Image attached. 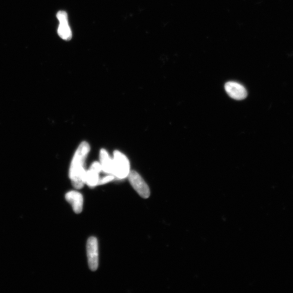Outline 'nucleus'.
Returning a JSON list of instances; mask_svg holds the SVG:
<instances>
[{
    "instance_id": "1",
    "label": "nucleus",
    "mask_w": 293,
    "mask_h": 293,
    "mask_svg": "<svg viewBox=\"0 0 293 293\" xmlns=\"http://www.w3.org/2000/svg\"><path fill=\"white\" fill-rule=\"evenodd\" d=\"M90 151V144L86 142H82L76 150L72 159L70 167L69 178L76 189H81L86 184V170L84 165Z\"/></svg>"
},
{
    "instance_id": "2",
    "label": "nucleus",
    "mask_w": 293,
    "mask_h": 293,
    "mask_svg": "<svg viewBox=\"0 0 293 293\" xmlns=\"http://www.w3.org/2000/svg\"><path fill=\"white\" fill-rule=\"evenodd\" d=\"M112 174L119 180L128 178L130 172L129 159L123 152L116 150L114 152Z\"/></svg>"
},
{
    "instance_id": "3",
    "label": "nucleus",
    "mask_w": 293,
    "mask_h": 293,
    "mask_svg": "<svg viewBox=\"0 0 293 293\" xmlns=\"http://www.w3.org/2000/svg\"><path fill=\"white\" fill-rule=\"evenodd\" d=\"M128 178L132 186L142 198H149L150 192L148 184L136 171L130 170Z\"/></svg>"
},
{
    "instance_id": "4",
    "label": "nucleus",
    "mask_w": 293,
    "mask_h": 293,
    "mask_svg": "<svg viewBox=\"0 0 293 293\" xmlns=\"http://www.w3.org/2000/svg\"><path fill=\"white\" fill-rule=\"evenodd\" d=\"M86 248L89 268L92 271H96L98 267V244L97 238L94 237L89 238Z\"/></svg>"
},
{
    "instance_id": "5",
    "label": "nucleus",
    "mask_w": 293,
    "mask_h": 293,
    "mask_svg": "<svg viewBox=\"0 0 293 293\" xmlns=\"http://www.w3.org/2000/svg\"><path fill=\"white\" fill-rule=\"evenodd\" d=\"M225 89L229 96L234 100H243L247 96L246 88L238 82H227L225 85Z\"/></svg>"
},
{
    "instance_id": "6",
    "label": "nucleus",
    "mask_w": 293,
    "mask_h": 293,
    "mask_svg": "<svg viewBox=\"0 0 293 293\" xmlns=\"http://www.w3.org/2000/svg\"><path fill=\"white\" fill-rule=\"evenodd\" d=\"M102 170L100 162H94L86 170V184L90 188H94L98 186L100 180V174Z\"/></svg>"
},
{
    "instance_id": "7",
    "label": "nucleus",
    "mask_w": 293,
    "mask_h": 293,
    "mask_svg": "<svg viewBox=\"0 0 293 293\" xmlns=\"http://www.w3.org/2000/svg\"><path fill=\"white\" fill-rule=\"evenodd\" d=\"M60 22L58 30V34L62 39L69 41L72 38V32L70 29L68 23V18L66 12L64 11H60L56 14Z\"/></svg>"
},
{
    "instance_id": "8",
    "label": "nucleus",
    "mask_w": 293,
    "mask_h": 293,
    "mask_svg": "<svg viewBox=\"0 0 293 293\" xmlns=\"http://www.w3.org/2000/svg\"><path fill=\"white\" fill-rule=\"evenodd\" d=\"M66 199L72 206L76 214L82 212L84 206V196L76 190L70 191L66 194Z\"/></svg>"
},
{
    "instance_id": "9",
    "label": "nucleus",
    "mask_w": 293,
    "mask_h": 293,
    "mask_svg": "<svg viewBox=\"0 0 293 293\" xmlns=\"http://www.w3.org/2000/svg\"><path fill=\"white\" fill-rule=\"evenodd\" d=\"M100 162L104 174L112 175L113 159L106 149L100 150Z\"/></svg>"
},
{
    "instance_id": "10",
    "label": "nucleus",
    "mask_w": 293,
    "mask_h": 293,
    "mask_svg": "<svg viewBox=\"0 0 293 293\" xmlns=\"http://www.w3.org/2000/svg\"><path fill=\"white\" fill-rule=\"evenodd\" d=\"M114 176L112 174H107L106 176L103 177L102 178H100V180L99 182L98 186L100 184H104L108 182H110L112 181L114 179Z\"/></svg>"
}]
</instances>
